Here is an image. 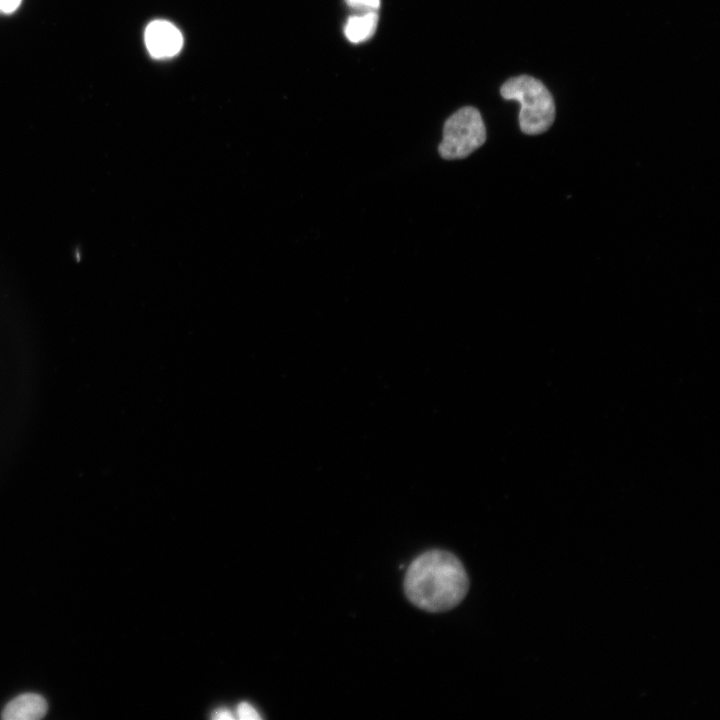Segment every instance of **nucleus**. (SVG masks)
<instances>
[{
    "mask_svg": "<svg viewBox=\"0 0 720 720\" xmlns=\"http://www.w3.org/2000/svg\"><path fill=\"white\" fill-rule=\"evenodd\" d=\"M500 93L504 99L520 103L519 125L523 133L538 135L553 124L554 100L540 80L529 75L512 77L501 86Z\"/></svg>",
    "mask_w": 720,
    "mask_h": 720,
    "instance_id": "nucleus-2",
    "label": "nucleus"
},
{
    "mask_svg": "<svg viewBox=\"0 0 720 720\" xmlns=\"http://www.w3.org/2000/svg\"><path fill=\"white\" fill-rule=\"evenodd\" d=\"M212 718H214V719H233L234 716L228 709L219 708L213 712Z\"/></svg>",
    "mask_w": 720,
    "mask_h": 720,
    "instance_id": "nucleus-10",
    "label": "nucleus"
},
{
    "mask_svg": "<svg viewBox=\"0 0 720 720\" xmlns=\"http://www.w3.org/2000/svg\"><path fill=\"white\" fill-rule=\"evenodd\" d=\"M350 7L354 8H378L380 0H345Z\"/></svg>",
    "mask_w": 720,
    "mask_h": 720,
    "instance_id": "nucleus-8",
    "label": "nucleus"
},
{
    "mask_svg": "<svg viewBox=\"0 0 720 720\" xmlns=\"http://www.w3.org/2000/svg\"><path fill=\"white\" fill-rule=\"evenodd\" d=\"M486 141V128L480 112L466 106L453 113L443 127L438 151L443 159H462Z\"/></svg>",
    "mask_w": 720,
    "mask_h": 720,
    "instance_id": "nucleus-3",
    "label": "nucleus"
},
{
    "mask_svg": "<svg viewBox=\"0 0 720 720\" xmlns=\"http://www.w3.org/2000/svg\"><path fill=\"white\" fill-rule=\"evenodd\" d=\"M146 47L154 58H169L176 55L183 43L180 31L163 20L151 22L145 30Z\"/></svg>",
    "mask_w": 720,
    "mask_h": 720,
    "instance_id": "nucleus-4",
    "label": "nucleus"
},
{
    "mask_svg": "<svg viewBox=\"0 0 720 720\" xmlns=\"http://www.w3.org/2000/svg\"><path fill=\"white\" fill-rule=\"evenodd\" d=\"M403 587L413 605L438 613L461 603L469 590V579L463 564L454 554L433 549L421 553L410 563Z\"/></svg>",
    "mask_w": 720,
    "mask_h": 720,
    "instance_id": "nucleus-1",
    "label": "nucleus"
},
{
    "mask_svg": "<svg viewBox=\"0 0 720 720\" xmlns=\"http://www.w3.org/2000/svg\"><path fill=\"white\" fill-rule=\"evenodd\" d=\"M48 710L46 700L39 694L25 693L12 699L3 709L5 720H38Z\"/></svg>",
    "mask_w": 720,
    "mask_h": 720,
    "instance_id": "nucleus-5",
    "label": "nucleus"
},
{
    "mask_svg": "<svg viewBox=\"0 0 720 720\" xmlns=\"http://www.w3.org/2000/svg\"><path fill=\"white\" fill-rule=\"evenodd\" d=\"M378 15L375 12H368L361 16L348 18L344 33L352 43H359L369 39L377 28Z\"/></svg>",
    "mask_w": 720,
    "mask_h": 720,
    "instance_id": "nucleus-6",
    "label": "nucleus"
},
{
    "mask_svg": "<svg viewBox=\"0 0 720 720\" xmlns=\"http://www.w3.org/2000/svg\"><path fill=\"white\" fill-rule=\"evenodd\" d=\"M236 713L240 719L258 720L261 718L256 709L247 702L239 703Z\"/></svg>",
    "mask_w": 720,
    "mask_h": 720,
    "instance_id": "nucleus-7",
    "label": "nucleus"
},
{
    "mask_svg": "<svg viewBox=\"0 0 720 720\" xmlns=\"http://www.w3.org/2000/svg\"><path fill=\"white\" fill-rule=\"evenodd\" d=\"M21 0H0V12L12 13L20 5Z\"/></svg>",
    "mask_w": 720,
    "mask_h": 720,
    "instance_id": "nucleus-9",
    "label": "nucleus"
}]
</instances>
